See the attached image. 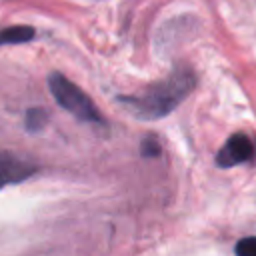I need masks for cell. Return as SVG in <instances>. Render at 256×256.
Here are the masks:
<instances>
[{
    "label": "cell",
    "instance_id": "obj_1",
    "mask_svg": "<svg viewBox=\"0 0 256 256\" xmlns=\"http://www.w3.org/2000/svg\"><path fill=\"white\" fill-rule=\"evenodd\" d=\"M196 86V76L190 68L180 66L174 68L166 78L146 86L138 94L118 96L136 118L140 120H158L170 114Z\"/></svg>",
    "mask_w": 256,
    "mask_h": 256
},
{
    "label": "cell",
    "instance_id": "obj_2",
    "mask_svg": "<svg viewBox=\"0 0 256 256\" xmlns=\"http://www.w3.org/2000/svg\"><path fill=\"white\" fill-rule=\"evenodd\" d=\"M48 88H50L54 100L66 112H70L76 120L90 122V124H102L104 122L102 120V114L94 108V104L88 98V94L82 92L74 82H70L60 72H52L48 76Z\"/></svg>",
    "mask_w": 256,
    "mask_h": 256
},
{
    "label": "cell",
    "instance_id": "obj_3",
    "mask_svg": "<svg viewBox=\"0 0 256 256\" xmlns=\"http://www.w3.org/2000/svg\"><path fill=\"white\" fill-rule=\"evenodd\" d=\"M244 162H256V140L248 134H232L216 154V164L220 168H234Z\"/></svg>",
    "mask_w": 256,
    "mask_h": 256
},
{
    "label": "cell",
    "instance_id": "obj_4",
    "mask_svg": "<svg viewBox=\"0 0 256 256\" xmlns=\"http://www.w3.org/2000/svg\"><path fill=\"white\" fill-rule=\"evenodd\" d=\"M36 170L38 168L34 162H30L22 156L10 154V152H0V188L18 184V182L30 178Z\"/></svg>",
    "mask_w": 256,
    "mask_h": 256
},
{
    "label": "cell",
    "instance_id": "obj_5",
    "mask_svg": "<svg viewBox=\"0 0 256 256\" xmlns=\"http://www.w3.org/2000/svg\"><path fill=\"white\" fill-rule=\"evenodd\" d=\"M36 30L30 26H10L0 30V46L4 44H24L34 38Z\"/></svg>",
    "mask_w": 256,
    "mask_h": 256
},
{
    "label": "cell",
    "instance_id": "obj_6",
    "mask_svg": "<svg viewBox=\"0 0 256 256\" xmlns=\"http://www.w3.org/2000/svg\"><path fill=\"white\" fill-rule=\"evenodd\" d=\"M48 122V114L44 108H30L24 116V126L28 132H40Z\"/></svg>",
    "mask_w": 256,
    "mask_h": 256
},
{
    "label": "cell",
    "instance_id": "obj_7",
    "mask_svg": "<svg viewBox=\"0 0 256 256\" xmlns=\"http://www.w3.org/2000/svg\"><path fill=\"white\" fill-rule=\"evenodd\" d=\"M236 256H256V236H246L238 240Z\"/></svg>",
    "mask_w": 256,
    "mask_h": 256
},
{
    "label": "cell",
    "instance_id": "obj_8",
    "mask_svg": "<svg viewBox=\"0 0 256 256\" xmlns=\"http://www.w3.org/2000/svg\"><path fill=\"white\" fill-rule=\"evenodd\" d=\"M140 150H142V156H158L160 154V144H158V140L154 136H146L142 140Z\"/></svg>",
    "mask_w": 256,
    "mask_h": 256
}]
</instances>
